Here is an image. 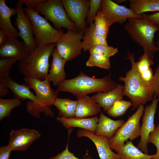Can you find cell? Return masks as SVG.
<instances>
[{
	"instance_id": "6da1fadb",
	"label": "cell",
	"mask_w": 159,
	"mask_h": 159,
	"mask_svg": "<svg viewBox=\"0 0 159 159\" xmlns=\"http://www.w3.org/2000/svg\"><path fill=\"white\" fill-rule=\"evenodd\" d=\"M127 55V58L131 64V68L126 72L125 77L120 76L119 80L124 83L123 94L131 100L133 110L140 105L152 100L154 94L152 86L143 80L137 70L134 53L128 50Z\"/></svg>"
},
{
	"instance_id": "7a4b0ae2",
	"label": "cell",
	"mask_w": 159,
	"mask_h": 159,
	"mask_svg": "<svg viewBox=\"0 0 159 159\" xmlns=\"http://www.w3.org/2000/svg\"><path fill=\"white\" fill-rule=\"evenodd\" d=\"M117 85L112 79L111 73L103 78H97L81 72L76 77L62 82L57 86V91L69 92L78 98L92 92L110 91Z\"/></svg>"
},
{
	"instance_id": "3957f363",
	"label": "cell",
	"mask_w": 159,
	"mask_h": 159,
	"mask_svg": "<svg viewBox=\"0 0 159 159\" xmlns=\"http://www.w3.org/2000/svg\"><path fill=\"white\" fill-rule=\"evenodd\" d=\"M143 14L142 18L129 19L123 27L132 39L143 48L144 54L153 60L158 51L154 40V34L159 29Z\"/></svg>"
},
{
	"instance_id": "277c9868",
	"label": "cell",
	"mask_w": 159,
	"mask_h": 159,
	"mask_svg": "<svg viewBox=\"0 0 159 159\" xmlns=\"http://www.w3.org/2000/svg\"><path fill=\"white\" fill-rule=\"evenodd\" d=\"M56 43L37 47L25 59L18 62L20 72L25 76L41 80H45L49 73V59Z\"/></svg>"
},
{
	"instance_id": "5b68a950",
	"label": "cell",
	"mask_w": 159,
	"mask_h": 159,
	"mask_svg": "<svg viewBox=\"0 0 159 159\" xmlns=\"http://www.w3.org/2000/svg\"><path fill=\"white\" fill-rule=\"evenodd\" d=\"M23 9L32 24L37 47L50 43H56L64 33L62 31L54 28L35 10L27 7L23 8Z\"/></svg>"
},
{
	"instance_id": "8992f818",
	"label": "cell",
	"mask_w": 159,
	"mask_h": 159,
	"mask_svg": "<svg viewBox=\"0 0 159 159\" xmlns=\"http://www.w3.org/2000/svg\"><path fill=\"white\" fill-rule=\"evenodd\" d=\"M144 108L143 105H139L135 112L129 116L114 135L109 139V144L112 149L117 151L128 139L132 141L140 136V121L143 115Z\"/></svg>"
},
{
	"instance_id": "52a82bcc",
	"label": "cell",
	"mask_w": 159,
	"mask_h": 159,
	"mask_svg": "<svg viewBox=\"0 0 159 159\" xmlns=\"http://www.w3.org/2000/svg\"><path fill=\"white\" fill-rule=\"evenodd\" d=\"M34 10L43 15L47 21H51L57 29L63 27L70 30L78 29L68 16L62 0H47Z\"/></svg>"
},
{
	"instance_id": "ba28073f",
	"label": "cell",
	"mask_w": 159,
	"mask_h": 159,
	"mask_svg": "<svg viewBox=\"0 0 159 159\" xmlns=\"http://www.w3.org/2000/svg\"><path fill=\"white\" fill-rule=\"evenodd\" d=\"M83 34L84 32L79 29L68 30L63 34L56 43V49L59 55L67 61L80 54Z\"/></svg>"
},
{
	"instance_id": "9c48e42d",
	"label": "cell",
	"mask_w": 159,
	"mask_h": 159,
	"mask_svg": "<svg viewBox=\"0 0 159 159\" xmlns=\"http://www.w3.org/2000/svg\"><path fill=\"white\" fill-rule=\"evenodd\" d=\"M23 80L30 88L34 91L36 97L35 103L46 110H51L50 107L54 105L58 92L52 89L50 82L47 78L41 80L27 76H25Z\"/></svg>"
},
{
	"instance_id": "30bf717a",
	"label": "cell",
	"mask_w": 159,
	"mask_h": 159,
	"mask_svg": "<svg viewBox=\"0 0 159 159\" xmlns=\"http://www.w3.org/2000/svg\"><path fill=\"white\" fill-rule=\"evenodd\" d=\"M23 4L20 0H18L15 5L17 14L14 25L17 26L19 31V37L23 40L27 49L31 53L37 47L34 37L32 25L24 11L22 8Z\"/></svg>"
},
{
	"instance_id": "8fae6325",
	"label": "cell",
	"mask_w": 159,
	"mask_h": 159,
	"mask_svg": "<svg viewBox=\"0 0 159 159\" xmlns=\"http://www.w3.org/2000/svg\"><path fill=\"white\" fill-rule=\"evenodd\" d=\"M67 14L77 29L84 32L87 27L86 19L87 17L90 0H62Z\"/></svg>"
},
{
	"instance_id": "7c38bea8",
	"label": "cell",
	"mask_w": 159,
	"mask_h": 159,
	"mask_svg": "<svg viewBox=\"0 0 159 159\" xmlns=\"http://www.w3.org/2000/svg\"><path fill=\"white\" fill-rule=\"evenodd\" d=\"M101 10L110 26L116 23L122 25L129 18L143 17V14H135L130 8L111 0H102Z\"/></svg>"
},
{
	"instance_id": "4fadbf2b",
	"label": "cell",
	"mask_w": 159,
	"mask_h": 159,
	"mask_svg": "<svg viewBox=\"0 0 159 159\" xmlns=\"http://www.w3.org/2000/svg\"><path fill=\"white\" fill-rule=\"evenodd\" d=\"M159 101V97L154 95L151 103L147 105L144 108L142 119V123L140 126V139L138 148L147 154L149 153L147 147L149 135L155 127L154 124V118Z\"/></svg>"
},
{
	"instance_id": "5bb4252c",
	"label": "cell",
	"mask_w": 159,
	"mask_h": 159,
	"mask_svg": "<svg viewBox=\"0 0 159 159\" xmlns=\"http://www.w3.org/2000/svg\"><path fill=\"white\" fill-rule=\"evenodd\" d=\"M41 135V133L35 129L24 127L13 129L9 133L7 145L12 151H24Z\"/></svg>"
},
{
	"instance_id": "9a60e30c",
	"label": "cell",
	"mask_w": 159,
	"mask_h": 159,
	"mask_svg": "<svg viewBox=\"0 0 159 159\" xmlns=\"http://www.w3.org/2000/svg\"><path fill=\"white\" fill-rule=\"evenodd\" d=\"M30 54L24 42L16 38L8 37L5 43L0 46L1 58H8L19 62Z\"/></svg>"
},
{
	"instance_id": "2e32d148",
	"label": "cell",
	"mask_w": 159,
	"mask_h": 159,
	"mask_svg": "<svg viewBox=\"0 0 159 159\" xmlns=\"http://www.w3.org/2000/svg\"><path fill=\"white\" fill-rule=\"evenodd\" d=\"M76 135L78 138L87 137L93 142L100 159H120L118 155L112 150L109 144V138L107 137L97 135L82 129H78Z\"/></svg>"
},
{
	"instance_id": "e0dca14e",
	"label": "cell",
	"mask_w": 159,
	"mask_h": 159,
	"mask_svg": "<svg viewBox=\"0 0 159 159\" xmlns=\"http://www.w3.org/2000/svg\"><path fill=\"white\" fill-rule=\"evenodd\" d=\"M124 85L117 84L113 89L106 92H97L91 98L105 112L116 102L122 99L124 96Z\"/></svg>"
},
{
	"instance_id": "ac0fdd59",
	"label": "cell",
	"mask_w": 159,
	"mask_h": 159,
	"mask_svg": "<svg viewBox=\"0 0 159 159\" xmlns=\"http://www.w3.org/2000/svg\"><path fill=\"white\" fill-rule=\"evenodd\" d=\"M50 69L46 78L55 86H58L66 79V74L64 67L67 62L57 53L56 48L53 52Z\"/></svg>"
},
{
	"instance_id": "d6986e66",
	"label": "cell",
	"mask_w": 159,
	"mask_h": 159,
	"mask_svg": "<svg viewBox=\"0 0 159 159\" xmlns=\"http://www.w3.org/2000/svg\"><path fill=\"white\" fill-rule=\"evenodd\" d=\"M17 14L16 8H10L6 4L5 0H0V28L8 37L17 38L19 33L11 21V17Z\"/></svg>"
},
{
	"instance_id": "ffe728a7",
	"label": "cell",
	"mask_w": 159,
	"mask_h": 159,
	"mask_svg": "<svg viewBox=\"0 0 159 159\" xmlns=\"http://www.w3.org/2000/svg\"><path fill=\"white\" fill-rule=\"evenodd\" d=\"M99 119L97 116L88 118H77L74 117L69 118L59 116L57 117L56 120L67 128L79 127L95 134Z\"/></svg>"
},
{
	"instance_id": "44dd1931",
	"label": "cell",
	"mask_w": 159,
	"mask_h": 159,
	"mask_svg": "<svg viewBox=\"0 0 159 159\" xmlns=\"http://www.w3.org/2000/svg\"><path fill=\"white\" fill-rule=\"evenodd\" d=\"M124 122L123 120H112L101 112L95 134L97 135L106 137L109 139L114 135Z\"/></svg>"
},
{
	"instance_id": "7402d4cb",
	"label": "cell",
	"mask_w": 159,
	"mask_h": 159,
	"mask_svg": "<svg viewBox=\"0 0 159 159\" xmlns=\"http://www.w3.org/2000/svg\"><path fill=\"white\" fill-rule=\"evenodd\" d=\"M75 117L85 118L101 112L100 106L88 95L77 98Z\"/></svg>"
},
{
	"instance_id": "603a6c76",
	"label": "cell",
	"mask_w": 159,
	"mask_h": 159,
	"mask_svg": "<svg viewBox=\"0 0 159 159\" xmlns=\"http://www.w3.org/2000/svg\"><path fill=\"white\" fill-rule=\"evenodd\" d=\"M0 84L6 85L12 92L15 98L24 101L26 99L35 101L36 95L30 90V87L25 84L17 83L9 76L4 80H0Z\"/></svg>"
},
{
	"instance_id": "cb8c5ba5",
	"label": "cell",
	"mask_w": 159,
	"mask_h": 159,
	"mask_svg": "<svg viewBox=\"0 0 159 159\" xmlns=\"http://www.w3.org/2000/svg\"><path fill=\"white\" fill-rule=\"evenodd\" d=\"M82 41V49L89 50L93 46L97 44L108 46L106 39L103 37L96 29L94 23L89 25L84 32Z\"/></svg>"
},
{
	"instance_id": "d4e9b609",
	"label": "cell",
	"mask_w": 159,
	"mask_h": 159,
	"mask_svg": "<svg viewBox=\"0 0 159 159\" xmlns=\"http://www.w3.org/2000/svg\"><path fill=\"white\" fill-rule=\"evenodd\" d=\"M117 151L120 159H153L154 156L143 153L130 140L127 141Z\"/></svg>"
},
{
	"instance_id": "484cf974",
	"label": "cell",
	"mask_w": 159,
	"mask_h": 159,
	"mask_svg": "<svg viewBox=\"0 0 159 159\" xmlns=\"http://www.w3.org/2000/svg\"><path fill=\"white\" fill-rule=\"evenodd\" d=\"M129 1L130 8L136 14L159 11V0H129Z\"/></svg>"
},
{
	"instance_id": "4316f807",
	"label": "cell",
	"mask_w": 159,
	"mask_h": 159,
	"mask_svg": "<svg viewBox=\"0 0 159 159\" xmlns=\"http://www.w3.org/2000/svg\"><path fill=\"white\" fill-rule=\"evenodd\" d=\"M77 105V100L58 97L54 104L59 110V116L67 118L75 117Z\"/></svg>"
},
{
	"instance_id": "83f0119b",
	"label": "cell",
	"mask_w": 159,
	"mask_h": 159,
	"mask_svg": "<svg viewBox=\"0 0 159 159\" xmlns=\"http://www.w3.org/2000/svg\"><path fill=\"white\" fill-rule=\"evenodd\" d=\"M22 104L20 100L16 98L4 99L0 98V121L11 115L12 110L20 106Z\"/></svg>"
},
{
	"instance_id": "f1b7e54d",
	"label": "cell",
	"mask_w": 159,
	"mask_h": 159,
	"mask_svg": "<svg viewBox=\"0 0 159 159\" xmlns=\"http://www.w3.org/2000/svg\"><path fill=\"white\" fill-rule=\"evenodd\" d=\"M90 56L86 63L87 67H97L105 69L110 68V62L109 58L96 52L90 53Z\"/></svg>"
},
{
	"instance_id": "f546056e",
	"label": "cell",
	"mask_w": 159,
	"mask_h": 159,
	"mask_svg": "<svg viewBox=\"0 0 159 159\" xmlns=\"http://www.w3.org/2000/svg\"><path fill=\"white\" fill-rule=\"evenodd\" d=\"M132 105L130 101H127L122 99L116 102L107 111L110 116L116 117L123 115L128 109Z\"/></svg>"
},
{
	"instance_id": "4dcf8cb0",
	"label": "cell",
	"mask_w": 159,
	"mask_h": 159,
	"mask_svg": "<svg viewBox=\"0 0 159 159\" xmlns=\"http://www.w3.org/2000/svg\"><path fill=\"white\" fill-rule=\"evenodd\" d=\"M94 23L97 30L103 37L107 39L110 26L101 10L97 11Z\"/></svg>"
},
{
	"instance_id": "1f68e13d",
	"label": "cell",
	"mask_w": 159,
	"mask_h": 159,
	"mask_svg": "<svg viewBox=\"0 0 159 159\" xmlns=\"http://www.w3.org/2000/svg\"><path fill=\"white\" fill-rule=\"evenodd\" d=\"M89 51L90 53L97 52L108 58L114 56L118 51L117 48L101 44L96 45L93 46Z\"/></svg>"
},
{
	"instance_id": "d6a6232c",
	"label": "cell",
	"mask_w": 159,
	"mask_h": 159,
	"mask_svg": "<svg viewBox=\"0 0 159 159\" xmlns=\"http://www.w3.org/2000/svg\"><path fill=\"white\" fill-rule=\"evenodd\" d=\"M102 8V0H90L89 11L87 17V26L93 23L97 16V13Z\"/></svg>"
},
{
	"instance_id": "836d02e7",
	"label": "cell",
	"mask_w": 159,
	"mask_h": 159,
	"mask_svg": "<svg viewBox=\"0 0 159 159\" xmlns=\"http://www.w3.org/2000/svg\"><path fill=\"white\" fill-rule=\"evenodd\" d=\"M16 61L12 59L5 58L0 60V80H4L9 76L11 67Z\"/></svg>"
},
{
	"instance_id": "e575fe53",
	"label": "cell",
	"mask_w": 159,
	"mask_h": 159,
	"mask_svg": "<svg viewBox=\"0 0 159 159\" xmlns=\"http://www.w3.org/2000/svg\"><path fill=\"white\" fill-rule=\"evenodd\" d=\"M153 64V60L143 54L136 62V66L139 72L141 73L149 69Z\"/></svg>"
},
{
	"instance_id": "d590c367",
	"label": "cell",
	"mask_w": 159,
	"mask_h": 159,
	"mask_svg": "<svg viewBox=\"0 0 159 159\" xmlns=\"http://www.w3.org/2000/svg\"><path fill=\"white\" fill-rule=\"evenodd\" d=\"M68 142L67 143L65 149L62 151L48 159H93L91 156L87 153L85 156L82 159L76 157L74 155L73 153L69 150Z\"/></svg>"
},
{
	"instance_id": "8d00e7d4",
	"label": "cell",
	"mask_w": 159,
	"mask_h": 159,
	"mask_svg": "<svg viewBox=\"0 0 159 159\" xmlns=\"http://www.w3.org/2000/svg\"><path fill=\"white\" fill-rule=\"evenodd\" d=\"M149 143L153 144L157 149L153 159H159V122L154 130L149 134L148 139Z\"/></svg>"
},
{
	"instance_id": "74e56055",
	"label": "cell",
	"mask_w": 159,
	"mask_h": 159,
	"mask_svg": "<svg viewBox=\"0 0 159 159\" xmlns=\"http://www.w3.org/2000/svg\"><path fill=\"white\" fill-rule=\"evenodd\" d=\"M152 87L154 95L158 97H159V64L157 66L154 74Z\"/></svg>"
},
{
	"instance_id": "f35d334b",
	"label": "cell",
	"mask_w": 159,
	"mask_h": 159,
	"mask_svg": "<svg viewBox=\"0 0 159 159\" xmlns=\"http://www.w3.org/2000/svg\"><path fill=\"white\" fill-rule=\"evenodd\" d=\"M27 8L34 10L37 7L45 2L47 0H20Z\"/></svg>"
},
{
	"instance_id": "ab89813d",
	"label": "cell",
	"mask_w": 159,
	"mask_h": 159,
	"mask_svg": "<svg viewBox=\"0 0 159 159\" xmlns=\"http://www.w3.org/2000/svg\"><path fill=\"white\" fill-rule=\"evenodd\" d=\"M140 73L142 79L145 82L153 86L154 74L151 67L148 70Z\"/></svg>"
},
{
	"instance_id": "60d3db41",
	"label": "cell",
	"mask_w": 159,
	"mask_h": 159,
	"mask_svg": "<svg viewBox=\"0 0 159 159\" xmlns=\"http://www.w3.org/2000/svg\"><path fill=\"white\" fill-rule=\"evenodd\" d=\"M143 14L149 21L159 29V12L150 14Z\"/></svg>"
},
{
	"instance_id": "b9f144b4",
	"label": "cell",
	"mask_w": 159,
	"mask_h": 159,
	"mask_svg": "<svg viewBox=\"0 0 159 159\" xmlns=\"http://www.w3.org/2000/svg\"><path fill=\"white\" fill-rule=\"evenodd\" d=\"M12 150L7 145L0 147V159H9Z\"/></svg>"
},
{
	"instance_id": "7bdbcfd3",
	"label": "cell",
	"mask_w": 159,
	"mask_h": 159,
	"mask_svg": "<svg viewBox=\"0 0 159 159\" xmlns=\"http://www.w3.org/2000/svg\"><path fill=\"white\" fill-rule=\"evenodd\" d=\"M7 37H8L4 31L0 29V46L5 43Z\"/></svg>"
},
{
	"instance_id": "ee69618b",
	"label": "cell",
	"mask_w": 159,
	"mask_h": 159,
	"mask_svg": "<svg viewBox=\"0 0 159 159\" xmlns=\"http://www.w3.org/2000/svg\"><path fill=\"white\" fill-rule=\"evenodd\" d=\"M129 0H115L114 1V2L118 4H120L122 3H123V2H124L125 1H128Z\"/></svg>"
},
{
	"instance_id": "f6af8a7d",
	"label": "cell",
	"mask_w": 159,
	"mask_h": 159,
	"mask_svg": "<svg viewBox=\"0 0 159 159\" xmlns=\"http://www.w3.org/2000/svg\"><path fill=\"white\" fill-rule=\"evenodd\" d=\"M158 37L156 44V46L157 48L158 51L159 53V30L158 31Z\"/></svg>"
}]
</instances>
